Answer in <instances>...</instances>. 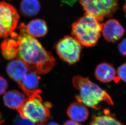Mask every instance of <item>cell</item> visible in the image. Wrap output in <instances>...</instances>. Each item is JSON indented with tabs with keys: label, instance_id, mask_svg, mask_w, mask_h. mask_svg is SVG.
I'll return each mask as SVG.
<instances>
[{
	"label": "cell",
	"instance_id": "d6986e66",
	"mask_svg": "<svg viewBox=\"0 0 126 125\" xmlns=\"http://www.w3.org/2000/svg\"><path fill=\"white\" fill-rule=\"evenodd\" d=\"M8 88V83L5 78L0 76V95L4 94Z\"/></svg>",
	"mask_w": 126,
	"mask_h": 125
},
{
	"label": "cell",
	"instance_id": "5bb4252c",
	"mask_svg": "<svg viewBox=\"0 0 126 125\" xmlns=\"http://www.w3.org/2000/svg\"><path fill=\"white\" fill-rule=\"evenodd\" d=\"M27 31L33 38H40L46 35L48 28L45 22L42 19H35L26 25Z\"/></svg>",
	"mask_w": 126,
	"mask_h": 125
},
{
	"label": "cell",
	"instance_id": "cb8c5ba5",
	"mask_svg": "<svg viewBox=\"0 0 126 125\" xmlns=\"http://www.w3.org/2000/svg\"><path fill=\"white\" fill-rule=\"evenodd\" d=\"M123 10H124V12L125 13V15L126 16V0H125V4L124 5V7H123Z\"/></svg>",
	"mask_w": 126,
	"mask_h": 125
},
{
	"label": "cell",
	"instance_id": "8992f818",
	"mask_svg": "<svg viewBox=\"0 0 126 125\" xmlns=\"http://www.w3.org/2000/svg\"><path fill=\"white\" fill-rule=\"evenodd\" d=\"M19 18L14 6L4 1H0V38H7L14 32Z\"/></svg>",
	"mask_w": 126,
	"mask_h": 125
},
{
	"label": "cell",
	"instance_id": "4fadbf2b",
	"mask_svg": "<svg viewBox=\"0 0 126 125\" xmlns=\"http://www.w3.org/2000/svg\"><path fill=\"white\" fill-rule=\"evenodd\" d=\"M25 95L15 90L5 92L3 100L5 106L12 109L17 110L25 99Z\"/></svg>",
	"mask_w": 126,
	"mask_h": 125
},
{
	"label": "cell",
	"instance_id": "ba28073f",
	"mask_svg": "<svg viewBox=\"0 0 126 125\" xmlns=\"http://www.w3.org/2000/svg\"><path fill=\"white\" fill-rule=\"evenodd\" d=\"M102 33L107 41L115 42L123 37L125 30L118 20L110 19L103 24Z\"/></svg>",
	"mask_w": 126,
	"mask_h": 125
},
{
	"label": "cell",
	"instance_id": "603a6c76",
	"mask_svg": "<svg viewBox=\"0 0 126 125\" xmlns=\"http://www.w3.org/2000/svg\"><path fill=\"white\" fill-rule=\"evenodd\" d=\"M4 122V120L2 118V114L0 112V125H2Z\"/></svg>",
	"mask_w": 126,
	"mask_h": 125
},
{
	"label": "cell",
	"instance_id": "ffe728a7",
	"mask_svg": "<svg viewBox=\"0 0 126 125\" xmlns=\"http://www.w3.org/2000/svg\"><path fill=\"white\" fill-rule=\"evenodd\" d=\"M118 49L122 55L126 56V38L124 39L119 44Z\"/></svg>",
	"mask_w": 126,
	"mask_h": 125
},
{
	"label": "cell",
	"instance_id": "7402d4cb",
	"mask_svg": "<svg viewBox=\"0 0 126 125\" xmlns=\"http://www.w3.org/2000/svg\"><path fill=\"white\" fill-rule=\"evenodd\" d=\"M43 125H60L58 123L54 122H46L45 124Z\"/></svg>",
	"mask_w": 126,
	"mask_h": 125
},
{
	"label": "cell",
	"instance_id": "8fae6325",
	"mask_svg": "<svg viewBox=\"0 0 126 125\" xmlns=\"http://www.w3.org/2000/svg\"><path fill=\"white\" fill-rule=\"evenodd\" d=\"M95 76L97 79L102 83H109L114 80L118 82L120 79L116 76L115 69L111 65L107 63H102L97 67L95 70Z\"/></svg>",
	"mask_w": 126,
	"mask_h": 125
},
{
	"label": "cell",
	"instance_id": "6da1fadb",
	"mask_svg": "<svg viewBox=\"0 0 126 125\" xmlns=\"http://www.w3.org/2000/svg\"><path fill=\"white\" fill-rule=\"evenodd\" d=\"M18 29L19 33L14 32L10 36L16 58L23 62L30 72L38 75L49 72L56 63L52 54L47 50L37 39L29 34L26 25L22 23Z\"/></svg>",
	"mask_w": 126,
	"mask_h": 125
},
{
	"label": "cell",
	"instance_id": "3957f363",
	"mask_svg": "<svg viewBox=\"0 0 126 125\" xmlns=\"http://www.w3.org/2000/svg\"><path fill=\"white\" fill-rule=\"evenodd\" d=\"M38 89L25 98L20 107L17 110L20 117L28 119L36 125L45 124L50 117L49 103L43 102Z\"/></svg>",
	"mask_w": 126,
	"mask_h": 125
},
{
	"label": "cell",
	"instance_id": "9a60e30c",
	"mask_svg": "<svg viewBox=\"0 0 126 125\" xmlns=\"http://www.w3.org/2000/svg\"><path fill=\"white\" fill-rule=\"evenodd\" d=\"M40 3L38 0H22L20 5V10L26 17L34 16L40 10Z\"/></svg>",
	"mask_w": 126,
	"mask_h": 125
},
{
	"label": "cell",
	"instance_id": "7a4b0ae2",
	"mask_svg": "<svg viewBox=\"0 0 126 125\" xmlns=\"http://www.w3.org/2000/svg\"><path fill=\"white\" fill-rule=\"evenodd\" d=\"M72 84L79 91V94L76 96V100L86 106L98 110L101 108L100 103L103 101L109 105L113 104L108 93L88 78L75 76L73 78Z\"/></svg>",
	"mask_w": 126,
	"mask_h": 125
},
{
	"label": "cell",
	"instance_id": "44dd1931",
	"mask_svg": "<svg viewBox=\"0 0 126 125\" xmlns=\"http://www.w3.org/2000/svg\"><path fill=\"white\" fill-rule=\"evenodd\" d=\"M63 125H82L80 123L72 120H69L64 122Z\"/></svg>",
	"mask_w": 126,
	"mask_h": 125
},
{
	"label": "cell",
	"instance_id": "ac0fdd59",
	"mask_svg": "<svg viewBox=\"0 0 126 125\" xmlns=\"http://www.w3.org/2000/svg\"><path fill=\"white\" fill-rule=\"evenodd\" d=\"M117 75L120 80L126 82V63L122 65L118 68Z\"/></svg>",
	"mask_w": 126,
	"mask_h": 125
},
{
	"label": "cell",
	"instance_id": "e0dca14e",
	"mask_svg": "<svg viewBox=\"0 0 126 125\" xmlns=\"http://www.w3.org/2000/svg\"><path fill=\"white\" fill-rule=\"evenodd\" d=\"M12 125H36L31 121L23 118L20 116L15 118Z\"/></svg>",
	"mask_w": 126,
	"mask_h": 125
},
{
	"label": "cell",
	"instance_id": "52a82bcc",
	"mask_svg": "<svg viewBox=\"0 0 126 125\" xmlns=\"http://www.w3.org/2000/svg\"><path fill=\"white\" fill-rule=\"evenodd\" d=\"M56 52L64 62L72 64L79 61L82 50V45L75 38L66 36L56 45Z\"/></svg>",
	"mask_w": 126,
	"mask_h": 125
},
{
	"label": "cell",
	"instance_id": "2e32d148",
	"mask_svg": "<svg viewBox=\"0 0 126 125\" xmlns=\"http://www.w3.org/2000/svg\"><path fill=\"white\" fill-rule=\"evenodd\" d=\"M89 125H124L106 110L105 114L93 116Z\"/></svg>",
	"mask_w": 126,
	"mask_h": 125
},
{
	"label": "cell",
	"instance_id": "30bf717a",
	"mask_svg": "<svg viewBox=\"0 0 126 125\" xmlns=\"http://www.w3.org/2000/svg\"><path fill=\"white\" fill-rule=\"evenodd\" d=\"M36 74L30 72L23 77L18 85L23 91L25 95L28 97L38 89L40 78Z\"/></svg>",
	"mask_w": 126,
	"mask_h": 125
},
{
	"label": "cell",
	"instance_id": "7c38bea8",
	"mask_svg": "<svg viewBox=\"0 0 126 125\" xmlns=\"http://www.w3.org/2000/svg\"><path fill=\"white\" fill-rule=\"evenodd\" d=\"M67 114L72 120L80 123L88 119L89 112L85 105L78 101L73 103L69 106Z\"/></svg>",
	"mask_w": 126,
	"mask_h": 125
},
{
	"label": "cell",
	"instance_id": "5b68a950",
	"mask_svg": "<svg viewBox=\"0 0 126 125\" xmlns=\"http://www.w3.org/2000/svg\"><path fill=\"white\" fill-rule=\"evenodd\" d=\"M85 13L99 21L113 15L118 8V0H80Z\"/></svg>",
	"mask_w": 126,
	"mask_h": 125
},
{
	"label": "cell",
	"instance_id": "277c9868",
	"mask_svg": "<svg viewBox=\"0 0 126 125\" xmlns=\"http://www.w3.org/2000/svg\"><path fill=\"white\" fill-rule=\"evenodd\" d=\"M102 25L94 17L85 14L72 24V34L81 45L87 47L94 46L100 36Z\"/></svg>",
	"mask_w": 126,
	"mask_h": 125
},
{
	"label": "cell",
	"instance_id": "9c48e42d",
	"mask_svg": "<svg viewBox=\"0 0 126 125\" xmlns=\"http://www.w3.org/2000/svg\"><path fill=\"white\" fill-rule=\"evenodd\" d=\"M6 71L9 76L19 84L24 75L28 73L29 70L27 67L23 62L16 59L9 63Z\"/></svg>",
	"mask_w": 126,
	"mask_h": 125
}]
</instances>
